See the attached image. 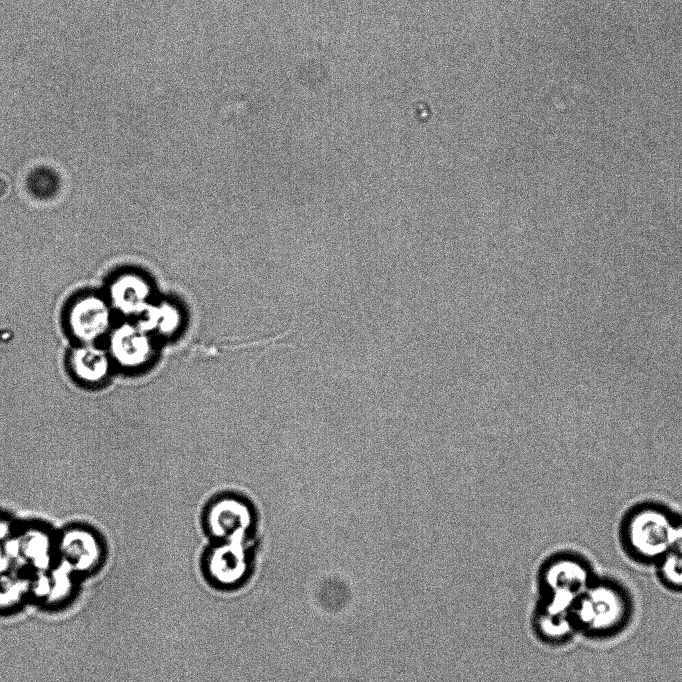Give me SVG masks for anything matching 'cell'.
<instances>
[{
	"label": "cell",
	"instance_id": "cell-3",
	"mask_svg": "<svg viewBox=\"0 0 682 682\" xmlns=\"http://www.w3.org/2000/svg\"><path fill=\"white\" fill-rule=\"evenodd\" d=\"M597 575L585 554L575 549L558 550L541 566L542 601L572 608Z\"/></svg>",
	"mask_w": 682,
	"mask_h": 682
},
{
	"label": "cell",
	"instance_id": "cell-9",
	"mask_svg": "<svg viewBox=\"0 0 682 682\" xmlns=\"http://www.w3.org/2000/svg\"><path fill=\"white\" fill-rule=\"evenodd\" d=\"M536 628L539 636L553 646L565 645L578 635L571 608L542 600L536 614Z\"/></svg>",
	"mask_w": 682,
	"mask_h": 682
},
{
	"label": "cell",
	"instance_id": "cell-1",
	"mask_svg": "<svg viewBox=\"0 0 682 682\" xmlns=\"http://www.w3.org/2000/svg\"><path fill=\"white\" fill-rule=\"evenodd\" d=\"M571 612L578 635L606 641L618 637L631 626L636 602L623 581L598 574L576 599Z\"/></svg>",
	"mask_w": 682,
	"mask_h": 682
},
{
	"label": "cell",
	"instance_id": "cell-12",
	"mask_svg": "<svg viewBox=\"0 0 682 682\" xmlns=\"http://www.w3.org/2000/svg\"><path fill=\"white\" fill-rule=\"evenodd\" d=\"M244 569L243 553L234 547L215 550L209 559L210 574L216 577L219 582H233L242 575Z\"/></svg>",
	"mask_w": 682,
	"mask_h": 682
},
{
	"label": "cell",
	"instance_id": "cell-2",
	"mask_svg": "<svg viewBox=\"0 0 682 682\" xmlns=\"http://www.w3.org/2000/svg\"><path fill=\"white\" fill-rule=\"evenodd\" d=\"M679 514L654 502L639 503L617 526V540L633 563L652 566L671 549L678 538Z\"/></svg>",
	"mask_w": 682,
	"mask_h": 682
},
{
	"label": "cell",
	"instance_id": "cell-5",
	"mask_svg": "<svg viewBox=\"0 0 682 682\" xmlns=\"http://www.w3.org/2000/svg\"><path fill=\"white\" fill-rule=\"evenodd\" d=\"M7 557L38 572L50 569L56 563V532L39 522L16 524Z\"/></svg>",
	"mask_w": 682,
	"mask_h": 682
},
{
	"label": "cell",
	"instance_id": "cell-11",
	"mask_svg": "<svg viewBox=\"0 0 682 682\" xmlns=\"http://www.w3.org/2000/svg\"><path fill=\"white\" fill-rule=\"evenodd\" d=\"M653 568L662 587L672 593L682 594V537L678 536L671 549Z\"/></svg>",
	"mask_w": 682,
	"mask_h": 682
},
{
	"label": "cell",
	"instance_id": "cell-15",
	"mask_svg": "<svg viewBox=\"0 0 682 682\" xmlns=\"http://www.w3.org/2000/svg\"><path fill=\"white\" fill-rule=\"evenodd\" d=\"M7 186L6 181L0 177V197L6 193Z\"/></svg>",
	"mask_w": 682,
	"mask_h": 682
},
{
	"label": "cell",
	"instance_id": "cell-13",
	"mask_svg": "<svg viewBox=\"0 0 682 682\" xmlns=\"http://www.w3.org/2000/svg\"><path fill=\"white\" fill-rule=\"evenodd\" d=\"M143 288L138 279L132 276H121L111 284V302L120 311L130 313L142 303Z\"/></svg>",
	"mask_w": 682,
	"mask_h": 682
},
{
	"label": "cell",
	"instance_id": "cell-6",
	"mask_svg": "<svg viewBox=\"0 0 682 682\" xmlns=\"http://www.w3.org/2000/svg\"><path fill=\"white\" fill-rule=\"evenodd\" d=\"M67 327L78 343H97L110 331L111 313L107 303L91 294L76 298L67 313Z\"/></svg>",
	"mask_w": 682,
	"mask_h": 682
},
{
	"label": "cell",
	"instance_id": "cell-10",
	"mask_svg": "<svg viewBox=\"0 0 682 682\" xmlns=\"http://www.w3.org/2000/svg\"><path fill=\"white\" fill-rule=\"evenodd\" d=\"M249 524L247 508L236 501H222L210 514V527L215 535L232 538L240 535Z\"/></svg>",
	"mask_w": 682,
	"mask_h": 682
},
{
	"label": "cell",
	"instance_id": "cell-14",
	"mask_svg": "<svg viewBox=\"0 0 682 682\" xmlns=\"http://www.w3.org/2000/svg\"><path fill=\"white\" fill-rule=\"evenodd\" d=\"M29 192L41 199L52 197L59 188V179L49 168L40 167L33 170L27 178Z\"/></svg>",
	"mask_w": 682,
	"mask_h": 682
},
{
	"label": "cell",
	"instance_id": "cell-7",
	"mask_svg": "<svg viewBox=\"0 0 682 682\" xmlns=\"http://www.w3.org/2000/svg\"><path fill=\"white\" fill-rule=\"evenodd\" d=\"M66 369L78 385L97 388L110 380L115 367L106 347L78 343L67 354Z\"/></svg>",
	"mask_w": 682,
	"mask_h": 682
},
{
	"label": "cell",
	"instance_id": "cell-8",
	"mask_svg": "<svg viewBox=\"0 0 682 682\" xmlns=\"http://www.w3.org/2000/svg\"><path fill=\"white\" fill-rule=\"evenodd\" d=\"M106 349L115 369L121 371L140 369L150 357L147 337L130 325H122L111 331Z\"/></svg>",
	"mask_w": 682,
	"mask_h": 682
},
{
	"label": "cell",
	"instance_id": "cell-4",
	"mask_svg": "<svg viewBox=\"0 0 682 682\" xmlns=\"http://www.w3.org/2000/svg\"><path fill=\"white\" fill-rule=\"evenodd\" d=\"M104 543L92 527L74 523L56 532V562L74 574L96 570L103 562Z\"/></svg>",
	"mask_w": 682,
	"mask_h": 682
}]
</instances>
